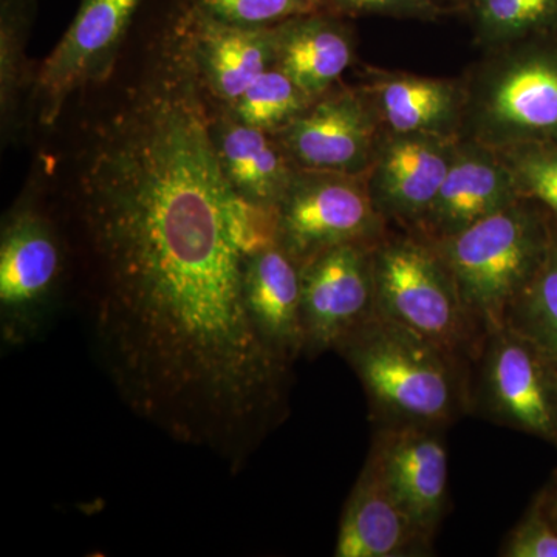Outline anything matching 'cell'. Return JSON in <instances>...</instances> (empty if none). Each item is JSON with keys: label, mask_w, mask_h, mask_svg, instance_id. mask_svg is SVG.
<instances>
[{"label": "cell", "mask_w": 557, "mask_h": 557, "mask_svg": "<svg viewBox=\"0 0 557 557\" xmlns=\"http://www.w3.org/2000/svg\"><path fill=\"white\" fill-rule=\"evenodd\" d=\"M335 351L361 381L376 426L446 428L472 408L471 366L379 311Z\"/></svg>", "instance_id": "6da1fadb"}, {"label": "cell", "mask_w": 557, "mask_h": 557, "mask_svg": "<svg viewBox=\"0 0 557 557\" xmlns=\"http://www.w3.org/2000/svg\"><path fill=\"white\" fill-rule=\"evenodd\" d=\"M70 256L39 171L11 205L0 228V338L7 347L38 339L69 292Z\"/></svg>", "instance_id": "7a4b0ae2"}, {"label": "cell", "mask_w": 557, "mask_h": 557, "mask_svg": "<svg viewBox=\"0 0 557 557\" xmlns=\"http://www.w3.org/2000/svg\"><path fill=\"white\" fill-rule=\"evenodd\" d=\"M555 240L547 223L518 200L432 244L486 335L504 325L508 310L536 276Z\"/></svg>", "instance_id": "3957f363"}, {"label": "cell", "mask_w": 557, "mask_h": 557, "mask_svg": "<svg viewBox=\"0 0 557 557\" xmlns=\"http://www.w3.org/2000/svg\"><path fill=\"white\" fill-rule=\"evenodd\" d=\"M376 311L474 364L485 333L469 313L456 278L424 237H383L373 252Z\"/></svg>", "instance_id": "277c9868"}, {"label": "cell", "mask_w": 557, "mask_h": 557, "mask_svg": "<svg viewBox=\"0 0 557 557\" xmlns=\"http://www.w3.org/2000/svg\"><path fill=\"white\" fill-rule=\"evenodd\" d=\"M146 3L81 0L67 30L36 72L27 129L50 131L78 91L109 75Z\"/></svg>", "instance_id": "5b68a950"}, {"label": "cell", "mask_w": 557, "mask_h": 557, "mask_svg": "<svg viewBox=\"0 0 557 557\" xmlns=\"http://www.w3.org/2000/svg\"><path fill=\"white\" fill-rule=\"evenodd\" d=\"M472 366V408L557 446V366L534 341L498 325Z\"/></svg>", "instance_id": "8992f818"}, {"label": "cell", "mask_w": 557, "mask_h": 557, "mask_svg": "<svg viewBox=\"0 0 557 557\" xmlns=\"http://www.w3.org/2000/svg\"><path fill=\"white\" fill-rule=\"evenodd\" d=\"M361 175L299 170L276 209V239L300 267L350 242H380V214Z\"/></svg>", "instance_id": "52a82bcc"}, {"label": "cell", "mask_w": 557, "mask_h": 557, "mask_svg": "<svg viewBox=\"0 0 557 557\" xmlns=\"http://www.w3.org/2000/svg\"><path fill=\"white\" fill-rule=\"evenodd\" d=\"M379 242H350L319 252L300 267L304 355L338 348L376 313L373 252Z\"/></svg>", "instance_id": "ba28073f"}, {"label": "cell", "mask_w": 557, "mask_h": 557, "mask_svg": "<svg viewBox=\"0 0 557 557\" xmlns=\"http://www.w3.org/2000/svg\"><path fill=\"white\" fill-rule=\"evenodd\" d=\"M443 429L428 424L376 426L369 454L399 507L429 541L448 505V449Z\"/></svg>", "instance_id": "9c48e42d"}, {"label": "cell", "mask_w": 557, "mask_h": 557, "mask_svg": "<svg viewBox=\"0 0 557 557\" xmlns=\"http://www.w3.org/2000/svg\"><path fill=\"white\" fill-rule=\"evenodd\" d=\"M276 137L299 170L361 175L373 160L375 123L357 91L332 89Z\"/></svg>", "instance_id": "30bf717a"}, {"label": "cell", "mask_w": 557, "mask_h": 557, "mask_svg": "<svg viewBox=\"0 0 557 557\" xmlns=\"http://www.w3.org/2000/svg\"><path fill=\"white\" fill-rule=\"evenodd\" d=\"M211 137L231 189L245 203L276 212L299 171L276 135L240 123L214 100Z\"/></svg>", "instance_id": "8fae6325"}, {"label": "cell", "mask_w": 557, "mask_h": 557, "mask_svg": "<svg viewBox=\"0 0 557 557\" xmlns=\"http://www.w3.org/2000/svg\"><path fill=\"white\" fill-rule=\"evenodd\" d=\"M431 542L399 507L379 465L369 456L343 509L333 556H423Z\"/></svg>", "instance_id": "7c38bea8"}, {"label": "cell", "mask_w": 557, "mask_h": 557, "mask_svg": "<svg viewBox=\"0 0 557 557\" xmlns=\"http://www.w3.org/2000/svg\"><path fill=\"white\" fill-rule=\"evenodd\" d=\"M520 200L505 161L487 150H456L437 199L418 222L421 237L438 242Z\"/></svg>", "instance_id": "4fadbf2b"}, {"label": "cell", "mask_w": 557, "mask_h": 557, "mask_svg": "<svg viewBox=\"0 0 557 557\" xmlns=\"http://www.w3.org/2000/svg\"><path fill=\"white\" fill-rule=\"evenodd\" d=\"M456 149L438 134L398 135L381 153L369 188L384 219L418 225L437 199Z\"/></svg>", "instance_id": "5bb4252c"}, {"label": "cell", "mask_w": 557, "mask_h": 557, "mask_svg": "<svg viewBox=\"0 0 557 557\" xmlns=\"http://www.w3.org/2000/svg\"><path fill=\"white\" fill-rule=\"evenodd\" d=\"M245 300L260 336L293 368L304 357L300 265L277 242L245 259Z\"/></svg>", "instance_id": "9a60e30c"}, {"label": "cell", "mask_w": 557, "mask_h": 557, "mask_svg": "<svg viewBox=\"0 0 557 557\" xmlns=\"http://www.w3.org/2000/svg\"><path fill=\"white\" fill-rule=\"evenodd\" d=\"M193 32L201 79L219 104L237 100L263 72L276 65L274 27L225 24L196 5Z\"/></svg>", "instance_id": "2e32d148"}, {"label": "cell", "mask_w": 557, "mask_h": 557, "mask_svg": "<svg viewBox=\"0 0 557 557\" xmlns=\"http://www.w3.org/2000/svg\"><path fill=\"white\" fill-rule=\"evenodd\" d=\"M338 16L321 11L274 27L276 67L313 101L336 86L354 58V40Z\"/></svg>", "instance_id": "e0dca14e"}, {"label": "cell", "mask_w": 557, "mask_h": 557, "mask_svg": "<svg viewBox=\"0 0 557 557\" xmlns=\"http://www.w3.org/2000/svg\"><path fill=\"white\" fill-rule=\"evenodd\" d=\"M490 116L519 134H556L557 62L533 58L509 69L491 95Z\"/></svg>", "instance_id": "ac0fdd59"}, {"label": "cell", "mask_w": 557, "mask_h": 557, "mask_svg": "<svg viewBox=\"0 0 557 557\" xmlns=\"http://www.w3.org/2000/svg\"><path fill=\"white\" fill-rule=\"evenodd\" d=\"M36 10V0H0V126L5 143L27 129L28 100L38 72L27 57Z\"/></svg>", "instance_id": "d6986e66"}, {"label": "cell", "mask_w": 557, "mask_h": 557, "mask_svg": "<svg viewBox=\"0 0 557 557\" xmlns=\"http://www.w3.org/2000/svg\"><path fill=\"white\" fill-rule=\"evenodd\" d=\"M381 113L397 135L437 134L456 113V89L426 78H394L376 89Z\"/></svg>", "instance_id": "ffe728a7"}, {"label": "cell", "mask_w": 557, "mask_h": 557, "mask_svg": "<svg viewBox=\"0 0 557 557\" xmlns=\"http://www.w3.org/2000/svg\"><path fill=\"white\" fill-rule=\"evenodd\" d=\"M311 102L313 100L293 83L287 73L274 65L263 72L237 100L223 108L240 123L277 135L302 115Z\"/></svg>", "instance_id": "44dd1931"}, {"label": "cell", "mask_w": 557, "mask_h": 557, "mask_svg": "<svg viewBox=\"0 0 557 557\" xmlns=\"http://www.w3.org/2000/svg\"><path fill=\"white\" fill-rule=\"evenodd\" d=\"M504 324L534 341L557 366V239Z\"/></svg>", "instance_id": "7402d4cb"}, {"label": "cell", "mask_w": 557, "mask_h": 557, "mask_svg": "<svg viewBox=\"0 0 557 557\" xmlns=\"http://www.w3.org/2000/svg\"><path fill=\"white\" fill-rule=\"evenodd\" d=\"M196 5L212 20L249 28L276 27L293 17L333 11L327 0H196Z\"/></svg>", "instance_id": "603a6c76"}, {"label": "cell", "mask_w": 557, "mask_h": 557, "mask_svg": "<svg viewBox=\"0 0 557 557\" xmlns=\"http://www.w3.org/2000/svg\"><path fill=\"white\" fill-rule=\"evenodd\" d=\"M480 28L493 39H511L557 22V0H472Z\"/></svg>", "instance_id": "cb8c5ba5"}, {"label": "cell", "mask_w": 557, "mask_h": 557, "mask_svg": "<svg viewBox=\"0 0 557 557\" xmlns=\"http://www.w3.org/2000/svg\"><path fill=\"white\" fill-rule=\"evenodd\" d=\"M520 197L541 201L557 215V148L523 145L505 161Z\"/></svg>", "instance_id": "d4e9b609"}, {"label": "cell", "mask_w": 557, "mask_h": 557, "mask_svg": "<svg viewBox=\"0 0 557 557\" xmlns=\"http://www.w3.org/2000/svg\"><path fill=\"white\" fill-rule=\"evenodd\" d=\"M504 557H557V527L536 498L522 520L505 539Z\"/></svg>", "instance_id": "484cf974"}, {"label": "cell", "mask_w": 557, "mask_h": 557, "mask_svg": "<svg viewBox=\"0 0 557 557\" xmlns=\"http://www.w3.org/2000/svg\"><path fill=\"white\" fill-rule=\"evenodd\" d=\"M338 14H380L397 17H432L438 0H327Z\"/></svg>", "instance_id": "4316f807"}, {"label": "cell", "mask_w": 557, "mask_h": 557, "mask_svg": "<svg viewBox=\"0 0 557 557\" xmlns=\"http://www.w3.org/2000/svg\"><path fill=\"white\" fill-rule=\"evenodd\" d=\"M539 498H541L542 507H544L548 518L557 527V472L549 486L539 494Z\"/></svg>", "instance_id": "83f0119b"}]
</instances>
